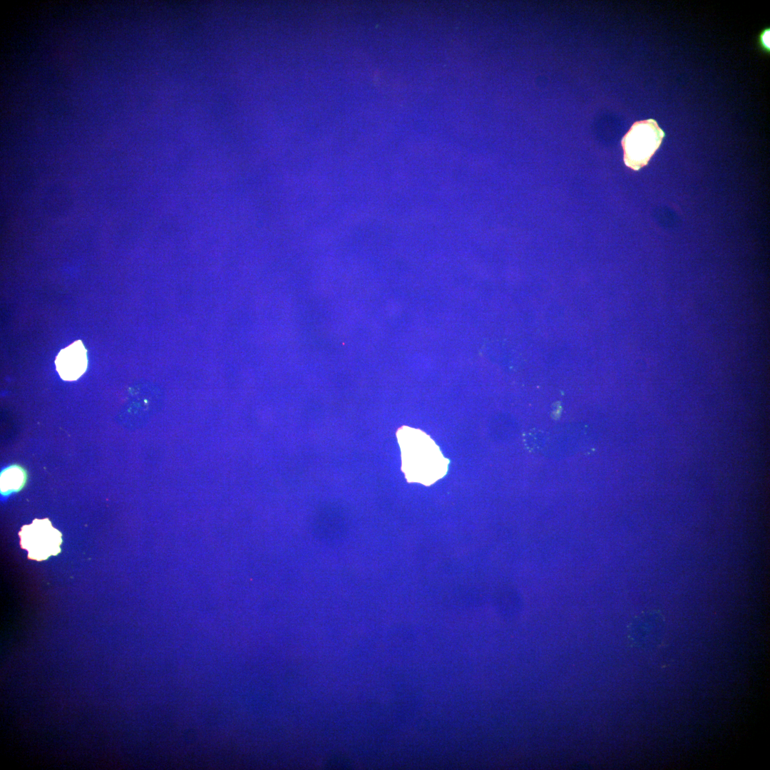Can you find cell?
Segmentation results:
<instances>
[{
  "label": "cell",
  "mask_w": 770,
  "mask_h": 770,
  "mask_svg": "<svg viewBox=\"0 0 770 770\" xmlns=\"http://www.w3.org/2000/svg\"><path fill=\"white\" fill-rule=\"evenodd\" d=\"M665 134L652 118L633 123L622 139L625 164L634 170L645 166Z\"/></svg>",
  "instance_id": "6da1fadb"
},
{
  "label": "cell",
  "mask_w": 770,
  "mask_h": 770,
  "mask_svg": "<svg viewBox=\"0 0 770 770\" xmlns=\"http://www.w3.org/2000/svg\"><path fill=\"white\" fill-rule=\"evenodd\" d=\"M86 350L78 340L60 351L55 364L61 378L66 381L78 379L86 370L88 359Z\"/></svg>",
  "instance_id": "3957f363"
},
{
  "label": "cell",
  "mask_w": 770,
  "mask_h": 770,
  "mask_svg": "<svg viewBox=\"0 0 770 770\" xmlns=\"http://www.w3.org/2000/svg\"><path fill=\"white\" fill-rule=\"evenodd\" d=\"M20 544L28 551V558L37 561L46 560L61 552V533L48 518L34 519L24 525L20 532Z\"/></svg>",
  "instance_id": "7a4b0ae2"
},
{
  "label": "cell",
  "mask_w": 770,
  "mask_h": 770,
  "mask_svg": "<svg viewBox=\"0 0 770 770\" xmlns=\"http://www.w3.org/2000/svg\"><path fill=\"white\" fill-rule=\"evenodd\" d=\"M26 474L24 470L17 466H12L1 473V492L7 494L17 491L25 483Z\"/></svg>",
  "instance_id": "277c9868"
},
{
  "label": "cell",
  "mask_w": 770,
  "mask_h": 770,
  "mask_svg": "<svg viewBox=\"0 0 770 770\" xmlns=\"http://www.w3.org/2000/svg\"><path fill=\"white\" fill-rule=\"evenodd\" d=\"M769 36L770 29L766 27L760 32L757 39L759 48L762 52L767 54H769L770 52Z\"/></svg>",
  "instance_id": "5b68a950"
}]
</instances>
